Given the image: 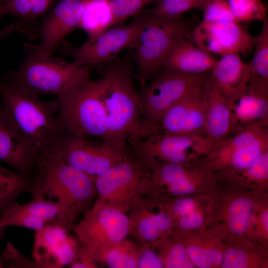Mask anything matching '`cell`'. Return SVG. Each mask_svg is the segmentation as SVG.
I'll use <instances>...</instances> for the list:
<instances>
[{
    "instance_id": "e0dca14e",
    "label": "cell",
    "mask_w": 268,
    "mask_h": 268,
    "mask_svg": "<svg viewBox=\"0 0 268 268\" xmlns=\"http://www.w3.org/2000/svg\"><path fill=\"white\" fill-rule=\"evenodd\" d=\"M129 212V235L135 239L138 247L153 244L172 226L169 213L163 210L154 212L151 202L142 196Z\"/></svg>"
},
{
    "instance_id": "cb8c5ba5",
    "label": "cell",
    "mask_w": 268,
    "mask_h": 268,
    "mask_svg": "<svg viewBox=\"0 0 268 268\" xmlns=\"http://www.w3.org/2000/svg\"><path fill=\"white\" fill-rule=\"evenodd\" d=\"M261 31L256 37L253 56L248 63L249 80L247 87L268 93V20L262 21Z\"/></svg>"
},
{
    "instance_id": "d4e9b609",
    "label": "cell",
    "mask_w": 268,
    "mask_h": 268,
    "mask_svg": "<svg viewBox=\"0 0 268 268\" xmlns=\"http://www.w3.org/2000/svg\"><path fill=\"white\" fill-rule=\"evenodd\" d=\"M114 16L110 0H83L79 28L92 40L113 26Z\"/></svg>"
},
{
    "instance_id": "ac0fdd59",
    "label": "cell",
    "mask_w": 268,
    "mask_h": 268,
    "mask_svg": "<svg viewBox=\"0 0 268 268\" xmlns=\"http://www.w3.org/2000/svg\"><path fill=\"white\" fill-rule=\"evenodd\" d=\"M226 99L231 117V134L251 126L268 127V93L247 87Z\"/></svg>"
},
{
    "instance_id": "52a82bcc",
    "label": "cell",
    "mask_w": 268,
    "mask_h": 268,
    "mask_svg": "<svg viewBox=\"0 0 268 268\" xmlns=\"http://www.w3.org/2000/svg\"><path fill=\"white\" fill-rule=\"evenodd\" d=\"M58 100L60 118L67 132L96 137L109 144L106 114L94 80L77 84Z\"/></svg>"
},
{
    "instance_id": "5bb4252c",
    "label": "cell",
    "mask_w": 268,
    "mask_h": 268,
    "mask_svg": "<svg viewBox=\"0 0 268 268\" xmlns=\"http://www.w3.org/2000/svg\"><path fill=\"white\" fill-rule=\"evenodd\" d=\"M190 41L212 54L224 56L246 53L253 49L256 37L236 22L213 23L202 20L188 37Z\"/></svg>"
},
{
    "instance_id": "277c9868",
    "label": "cell",
    "mask_w": 268,
    "mask_h": 268,
    "mask_svg": "<svg viewBox=\"0 0 268 268\" xmlns=\"http://www.w3.org/2000/svg\"><path fill=\"white\" fill-rule=\"evenodd\" d=\"M20 66L3 77L35 94H53L58 97L77 84L89 80V67H78L57 58L42 55L36 44L26 43Z\"/></svg>"
},
{
    "instance_id": "44dd1931",
    "label": "cell",
    "mask_w": 268,
    "mask_h": 268,
    "mask_svg": "<svg viewBox=\"0 0 268 268\" xmlns=\"http://www.w3.org/2000/svg\"><path fill=\"white\" fill-rule=\"evenodd\" d=\"M205 134L215 145L231 135V117L226 98L212 81L208 85L205 113Z\"/></svg>"
},
{
    "instance_id": "3957f363",
    "label": "cell",
    "mask_w": 268,
    "mask_h": 268,
    "mask_svg": "<svg viewBox=\"0 0 268 268\" xmlns=\"http://www.w3.org/2000/svg\"><path fill=\"white\" fill-rule=\"evenodd\" d=\"M33 197H49L62 208L63 229H71L77 216L97 195L95 177L67 163L58 151L42 156Z\"/></svg>"
},
{
    "instance_id": "7c38bea8",
    "label": "cell",
    "mask_w": 268,
    "mask_h": 268,
    "mask_svg": "<svg viewBox=\"0 0 268 268\" xmlns=\"http://www.w3.org/2000/svg\"><path fill=\"white\" fill-rule=\"evenodd\" d=\"M72 167L96 177L122 161L127 155L107 143L67 132L58 150Z\"/></svg>"
},
{
    "instance_id": "8992f818",
    "label": "cell",
    "mask_w": 268,
    "mask_h": 268,
    "mask_svg": "<svg viewBox=\"0 0 268 268\" xmlns=\"http://www.w3.org/2000/svg\"><path fill=\"white\" fill-rule=\"evenodd\" d=\"M210 71L189 74L161 69L138 93L142 116L141 138L160 134L165 113Z\"/></svg>"
},
{
    "instance_id": "d6a6232c",
    "label": "cell",
    "mask_w": 268,
    "mask_h": 268,
    "mask_svg": "<svg viewBox=\"0 0 268 268\" xmlns=\"http://www.w3.org/2000/svg\"><path fill=\"white\" fill-rule=\"evenodd\" d=\"M157 0H110L114 16L113 26L121 25L131 17L139 13L148 4Z\"/></svg>"
},
{
    "instance_id": "7a4b0ae2",
    "label": "cell",
    "mask_w": 268,
    "mask_h": 268,
    "mask_svg": "<svg viewBox=\"0 0 268 268\" xmlns=\"http://www.w3.org/2000/svg\"><path fill=\"white\" fill-rule=\"evenodd\" d=\"M0 97L22 139L40 158L58 151L67 132L58 99L42 101L4 77L0 78Z\"/></svg>"
},
{
    "instance_id": "8d00e7d4",
    "label": "cell",
    "mask_w": 268,
    "mask_h": 268,
    "mask_svg": "<svg viewBox=\"0 0 268 268\" xmlns=\"http://www.w3.org/2000/svg\"><path fill=\"white\" fill-rule=\"evenodd\" d=\"M250 179L265 181L268 178V150L264 152L248 168L241 171Z\"/></svg>"
},
{
    "instance_id": "bcb514c9",
    "label": "cell",
    "mask_w": 268,
    "mask_h": 268,
    "mask_svg": "<svg viewBox=\"0 0 268 268\" xmlns=\"http://www.w3.org/2000/svg\"><path fill=\"white\" fill-rule=\"evenodd\" d=\"M0 6H1V2L0 1Z\"/></svg>"
},
{
    "instance_id": "d590c367",
    "label": "cell",
    "mask_w": 268,
    "mask_h": 268,
    "mask_svg": "<svg viewBox=\"0 0 268 268\" xmlns=\"http://www.w3.org/2000/svg\"><path fill=\"white\" fill-rule=\"evenodd\" d=\"M168 268H194V265L191 261L187 250L180 244L172 245L169 249L162 262Z\"/></svg>"
},
{
    "instance_id": "ba28073f",
    "label": "cell",
    "mask_w": 268,
    "mask_h": 268,
    "mask_svg": "<svg viewBox=\"0 0 268 268\" xmlns=\"http://www.w3.org/2000/svg\"><path fill=\"white\" fill-rule=\"evenodd\" d=\"M130 223L125 213L95 201L71 230L97 263L102 265L106 253L127 238Z\"/></svg>"
},
{
    "instance_id": "f6af8a7d",
    "label": "cell",
    "mask_w": 268,
    "mask_h": 268,
    "mask_svg": "<svg viewBox=\"0 0 268 268\" xmlns=\"http://www.w3.org/2000/svg\"><path fill=\"white\" fill-rule=\"evenodd\" d=\"M2 265L1 264V263L0 262V268H2Z\"/></svg>"
},
{
    "instance_id": "603a6c76",
    "label": "cell",
    "mask_w": 268,
    "mask_h": 268,
    "mask_svg": "<svg viewBox=\"0 0 268 268\" xmlns=\"http://www.w3.org/2000/svg\"><path fill=\"white\" fill-rule=\"evenodd\" d=\"M147 179L166 185L170 192L178 197L191 195L195 190L185 164L157 162L147 166Z\"/></svg>"
},
{
    "instance_id": "83f0119b",
    "label": "cell",
    "mask_w": 268,
    "mask_h": 268,
    "mask_svg": "<svg viewBox=\"0 0 268 268\" xmlns=\"http://www.w3.org/2000/svg\"><path fill=\"white\" fill-rule=\"evenodd\" d=\"M139 251L136 244L126 238L108 250L102 265L111 268H136Z\"/></svg>"
},
{
    "instance_id": "2e32d148",
    "label": "cell",
    "mask_w": 268,
    "mask_h": 268,
    "mask_svg": "<svg viewBox=\"0 0 268 268\" xmlns=\"http://www.w3.org/2000/svg\"><path fill=\"white\" fill-rule=\"evenodd\" d=\"M40 156L22 139L2 106H0V160L26 177Z\"/></svg>"
},
{
    "instance_id": "ee69618b",
    "label": "cell",
    "mask_w": 268,
    "mask_h": 268,
    "mask_svg": "<svg viewBox=\"0 0 268 268\" xmlns=\"http://www.w3.org/2000/svg\"><path fill=\"white\" fill-rule=\"evenodd\" d=\"M14 27V26H10L2 31H0V38L5 36L7 34L9 33L13 30Z\"/></svg>"
},
{
    "instance_id": "4316f807",
    "label": "cell",
    "mask_w": 268,
    "mask_h": 268,
    "mask_svg": "<svg viewBox=\"0 0 268 268\" xmlns=\"http://www.w3.org/2000/svg\"><path fill=\"white\" fill-rule=\"evenodd\" d=\"M31 191L26 177L0 166V212L2 214L21 193Z\"/></svg>"
},
{
    "instance_id": "e575fe53",
    "label": "cell",
    "mask_w": 268,
    "mask_h": 268,
    "mask_svg": "<svg viewBox=\"0 0 268 268\" xmlns=\"http://www.w3.org/2000/svg\"><path fill=\"white\" fill-rule=\"evenodd\" d=\"M186 250L193 264L200 268H210L213 265L219 266L222 262L223 254L216 249L190 246Z\"/></svg>"
},
{
    "instance_id": "ffe728a7",
    "label": "cell",
    "mask_w": 268,
    "mask_h": 268,
    "mask_svg": "<svg viewBox=\"0 0 268 268\" xmlns=\"http://www.w3.org/2000/svg\"><path fill=\"white\" fill-rule=\"evenodd\" d=\"M210 73L212 81L226 98L246 89L249 80L248 64L239 53L222 56Z\"/></svg>"
},
{
    "instance_id": "7402d4cb",
    "label": "cell",
    "mask_w": 268,
    "mask_h": 268,
    "mask_svg": "<svg viewBox=\"0 0 268 268\" xmlns=\"http://www.w3.org/2000/svg\"><path fill=\"white\" fill-rule=\"evenodd\" d=\"M57 0H5L1 2L0 14L17 17L16 29L29 38H37L38 19Z\"/></svg>"
},
{
    "instance_id": "f35d334b",
    "label": "cell",
    "mask_w": 268,
    "mask_h": 268,
    "mask_svg": "<svg viewBox=\"0 0 268 268\" xmlns=\"http://www.w3.org/2000/svg\"><path fill=\"white\" fill-rule=\"evenodd\" d=\"M221 266L222 268H247V258L245 251L237 248L229 249L223 257Z\"/></svg>"
},
{
    "instance_id": "ab89813d",
    "label": "cell",
    "mask_w": 268,
    "mask_h": 268,
    "mask_svg": "<svg viewBox=\"0 0 268 268\" xmlns=\"http://www.w3.org/2000/svg\"><path fill=\"white\" fill-rule=\"evenodd\" d=\"M173 213L180 218L187 215L195 210V202L190 198H181L177 200L172 207Z\"/></svg>"
},
{
    "instance_id": "9c48e42d",
    "label": "cell",
    "mask_w": 268,
    "mask_h": 268,
    "mask_svg": "<svg viewBox=\"0 0 268 268\" xmlns=\"http://www.w3.org/2000/svg\"><path fill=\"white\" fill-rule=\"evenodd\" d=\"M145 20L146 14L142 11L128 24L112 26L80 46H73L64 40L56 50L71 57L76 66L98 67L118 59L122 50L132 49Z\"/></svg>"
},
{
    "instance_id": "484cf974",
    "label": "cell",
    "mask_w": 268,
    "mask_h": 268,
    "mask_svg": "<svg viewBox=\"0 0 268 268\" xmlns=\"http://www.w3.org/2000/svg\"><path fill=\"white\" fill-rule=\"evenodd\" d=\"M268 150V134L248 145L222 153L209 152L206 155L210 160L224 165H229L237 171L250 167L258 158Z\"/></svg>"
},
{
    "instance_id": "9a60e30c",
    "label": "cell",
    "mask_w": 268,
    "mask_h": 268,
    "mask_svg": "<svg viewBox=\"0 0 268 268\" xmlns=\"http://www.w3.org/2000/svg\"><path fill=\"white\" fill-rule=\"evenodd\" d=\"M83 0H59L41 22L37 34V51L51 56L64 38L79 28Z\"/></svg>"
},
{
    "instance_id": "60d3db41",
    "label": "cell",
    "mask_w": 268,
    "mask_h": 268,
    "mask_svg": "<svg viewBox=\"0 0 268 268\" xmlns=\"http://www.w3.org/2000/svg\"><path fill=\"white\" fill-rule=\"evenodd\" d=\"M202 223L201 215L195 210L187 215L180 217L178 224L181 229L189 230L199 228Z\"/></svg>"
},
{
    "instance_id": "7bdbcfd3",
    "label": "cell",
    "mask_w": 268,
    "mask_h": 268,
    "mask_svg": "<svg viewBox=\"0 0 268 268\" xmlns=\"http://www.w3.org/2000/svg\"><path fill=\"white\" fill-rule=\"evenodd\" d=\"M261 221L265 230L268 231V211H264L261 215Z\"/></svg>"
},
{
    "instance_id": "74e56055",
    "label": "cell",
    "mask_w": 268,
    "mask_h": 268,
    "mask_svg": "<svg viewBox=\"0 0 268 268\" xmlns=\"http://www.w3.org/2000/svg\"><path fill=\"white\" fill-rule=\"evenodd\" d=\"M138 268H161L164 265L159 256L150 247V245L139 247Z\"/></svg>"
},
{
    "instance_id": "d6986e66",
    "label": "cell",
    "mask_w": 268,
    "mask_h": 268,
    "mask_svg": "<svg viewBox=\"0 0 268 268\" xmlns=\"http://www.w3.org/2000/svg\"><path fill=\"white\" fill-rule=\"evenodd\" d=\"M217 59L190 40L183 39L176 43L165 57L161 69L198 74L210 71Z\"/></svg>"
},
{
    "instance_id": "f1b7e54d",
    "label": "cell",
    "mask_w": 268,
    "mask_h": 268,
    "mask_svg": "<svg viewBox=\"0 0 268 268\" xmlns=\"http://www.w3.org/2000/svg\"><path fill=\"white\" fill-rule=\"evenodd\" d=\"M254 208V202L246 197H239L231 202L228 223L233 233L240 235L246 231L251 222Z\"/></svg>"
},
{
    "instance_id": "4fadbf2b",
    "label": "cell",
    "mask_w": 268,
    "mask_h": 268,
    "mask_svg": "<svg viewBox=\"0 0 268 268\" xmlns=\"http://www.w3.org/2000/svg\"><path fill=\"white\" fill-rule=\"evenodd\" d=\"M210 73L172 105L160 121L161 133L205 136V113Z\"/></svg>"
},
{
    "instance_id": "f546056e",
    "label": "cell",
    "mask_w": 268,
    "mask_h": 268,
    "mask_svg": "<svg viewBox=\"0 0 268 268\" xmlns=\"http://www.w3.org/2000/svg\"><path fill=\"white\" fill-rule=\"evenodd\" d=\"M209 0H157L148 13L168 18H179L193 8L202 10Z\"/></svg>"
},
{
    "instance_id": "30bf717a",
    "label": "cell",
    "mask_w": 268,
    "mask_h": 268,
    "mask_svg": "<svg viewBox=\"0 0 268 268\" xmlns=\"http://www.w3.org/2000/svg\"><path fill=\"white\" fill-rule=\"evenodd\" d=\"M147 168L132 155L95 177V201L118 211L129 212L140 198V188Z\"/></svg>"
},
{
    "instance_id": "b9f144b4",
    "label": "cell",
    "mask_w": 268,
    "mask_h": 268,
    "mask_svg": "<svg viewBox=\"0 0 268 268\" xmlns=\"http://www.w3.org/2000/svg\"><path fill=\"white\" fill-rule=\"evenodd\" d=\"M78 256L79 259V261L73 263L70 265V268H97L95 261L83 248L82 247V248L79 251Z\"/></svg>"
},
{
    "instance_id": "5b68a950",
    "label": "cell",
    "mask_w": 268,
    "mask_h": 268,
    "mask_svg": "<svg viewBox=\"0 0 268 268\" xmlns=\"http://www.w3.org/2000/svg\"><path fill=\"white\" fill-rule=\"evenodd\" d=\"M142 11L146 14L145 22L132 48L140 88L161 69L162 62L174 45L188 38L199 22L195 16L168 18Z\"/></svg>"
},
{
    "instance_id": "4dcf8cb0",
    "label": "cell",
    "mask_w": 268,
    "mask_h": 268,
    "mask_svg": "<svg viewBox=\"0 0 268 268\" xmlns=\"http://www.w3.org/2000/svg\"><path fill=\"white\" fill-rule=\"evenodd\" d=\"M237 23L263 21L267 16V8L261 0H227Z\"/></svg>"
},
{
    "instance_id": "6da1fadb",
    "label": "cell",
    "mask_w": 268,
    "mask_h": 268,
    "mask_svg": "<svg viewBox=\"0 0 268 268\" xmlns=\"http://www.w3.org/2000/svg\"><path fill=\"white\" fill-rule=\"evenodd\" d=\"M97 67L102 75L94 82L106 114L109 144L126 153L127 143L140 139L142 130L131 62L127 57L118 58Z\"/></svg>"
},
{
    "instance_id": "8fae6325",
    "label": "cell",
    "mask_w": 268,
    "mask_h": 268,
    "mask_svg": "<svg viewBox=\"0 0 268 268\" xmlns=\"http://www.w3.org/2000/svg\"><path fill=\"white\" fill-rule=\"evenodd\" d=\"M132 155L145 166L157 162L186 164L207 155L214 144L205 136L160 133L130 142Z\"/></svg>"
},
{
    "instance_id": "836d02e7",
    "label": "cell",
    "mask_w": 268,
    "mask_h": 268,
    "mask_svg": "<svg viewBox=\"0 0 268 268\" xmlns=\"http://www.w3.org/2000/svg\"><path fill=\"white\" fill-rule=\"evenodd\" d=\"M202 10V20L213 23L236 22L227 0H209Z\"/></svg>"
},
{
    "instance_id": "1f68e13d",
    "label": "cell",
    "mask_w": 268,
    "mask_h": 268,
    "mask_svg": "<svg viewBox=\"0 0 268 268\" xmlns=\"http://www.w3.org/2000/svg\"><path fill=\"white\" fill-rule=\"evenodd\" d=\"M46 222L21 210L15 202L7 208L0 217V229L7 226H18L40 231L46 226Z\"/></svg>"
}]
</instances>
